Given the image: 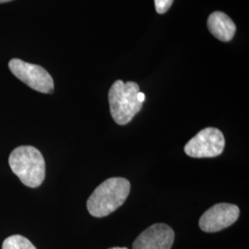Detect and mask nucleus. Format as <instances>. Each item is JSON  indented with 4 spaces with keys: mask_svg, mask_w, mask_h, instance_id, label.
<instances>
[{
    "mask_svg": "<svg viewBox=\"0 0 249 249\" xmlns=\"http://www.w3.org/2000/svg\"><path fill=\"white\" fill-rule=\"evenodd\" d=\"M130 192V183L124 178H108L96 187L87 201L90 215L107 217L124 204Z\"/></svg>",
    "mask_w": 249,
    "mask_h": 249,
    "instance_id": "1",
    "label": "nucleus"
},
{
    "mask_svg": "<svg viewBox=\"0 0 249 249\" xmlns=\"http://www.w3.org/2000/svg\"><path fill=\"white\" fill-rule=\"evenodd\" d=\"M12 172L26 187H40L45 178V159L41 151L32 146H20L9 155Z\"/></svg>",
    "mask_w": 249,
    "mask_h": 249,
    "instance_id": "2",
    "label": "nucleus"
},
{
    "mask_svg": "<svg viewBox=\"0 0 249 249\" xmlns=\"http://www.w3.org/2000/svg\"><path fill=\"white\" fill-rule=\"evenodd\" d=\"M139 85L133 81L123 82L116 80L108 92L110 112L116 124H128L142 108V103L138 100Z\"/></svg>",
    "mask_w": 249,
    "mask_h": 249,
    "instance_id": "3",
    "label": "nucleus"
},
{
    "mask_svg": "<svg viewBox=\"0 0 249 249\" xmlns=\"http://www.w3.org/2000/svg\"><path fill=\"white\" fill-rule=\"evenodd\" d=\"M224 146L223 132L215 127H206L186 144L185 152L192 158H213L222 154Z\"/></svg>",
    "mask_w": 249,
    "mask_h": 249,
    "instance_id": "4",
    "label": "nucleus"
},
{
    "mask_svg": "<svg viewBox=\"0 0 249 249\" xmlns=\"http://www.w3.org/2000/svg\"><path fill=\"white\" fill-rule=\"evenodd\" d=\"M9 68L16 78L24 82L30 88L42 93L53 92V79L41 66L14 58L9 61Z\"/></svg>",
    "mask_w": 249,
    "mask_h": 249,
    "instance_id": "5",
    "label": "nucleus"
},
{
    "mask_svg": "<svg viewBox=\"0 0 249 249\" xmlns=\"http://www.w3.org/2000/svg\"><path fill=\"white\" fill-rule=\"evenodd\" d=\"M240 215L238 206L218 203L210 208L199 219V228L205 232H216L230 227Z\"/></svg>",
    "mask_w": 249,
    "mask_h": 249,
    "instance_id": "6",
    "label": "nucleus"
},
{
    "mask_svg": "<svg viewBox=\"0 0 249 249\" xmlns=\"http://www.w3.org/2000/svg\"><path fill=\"white\" fill-rule=\"evenodd\" d=\"M175 231L164 223L152 224L143 231L133 243V249H171Z\"/></svg>",
    "mask_w": 249,
    "mask_h": 249,
    "instance_id": "7",
    "label": "nucleus"
},
{
    "mask_svg": "<svg viewBox=\"0 0 249 249\" xmlns=\"http://www.w3.org/2000/svg\"><path fill=\"white\" fill-rule=\"evenodd\" d=\"M208 28L212 35L223 42H229L233 38L236 26L225 13L215 11L208 18Z\"/></svg>",
    "mask_w": 249,
    "mask_h": 249,
    "instance_id": "8",
    "label": "nucleus"
},
{
    "mask_svg": "<svg viewBox=\"0 0 249 249\" xmlns=\"http://www.w3.org/2000/svg\"><path fill=\"white\" fill-rule=\"evenodd\" d=\"M2 249H37L33 243L22 235H11L3 242Z\"/></svg>",
    "mask_w": 249,
    "mask_h": 249,
    "instance_id": "9",
    "label": "nucleus"
},
{
    "mask_svg": "<svg viewBox=\"0 0 249 249\" xmlns=\"http://www.w3.org/2000/svg\"><path fill=\"white\" fill-rule=\"evenodd\" d=\"M174 0H154L155 9L159 14H164L172 6Z\"/></svg>",
    "mask_w": 249,
    "mask_h": 249,
    "instance_id": "10",
    "label": "nucleus"
},
{
    "mask_svg": "<svg viewBox=\"0 0 249 249\" xmlns=\"http://www.w3.org/2000/svg\"><path fill=\"white\" fill-rule=\"evenodd\" d=\"M138 100H139L141 103H142L143 104V102L145 101V94H144L143 92H141V91H140V92L138 93Z\"/></svg>",
    "mask_w": 249,
    "mask_h": 249,
    "instance_id": "11",
    "label": "nucleus"
},
{
    "mask_svg": "<svg viewBox=\"0 0 249 249\" xmlns=\"http://www.w3.org/2000/svg\"><path fill=\"white\" fill-rule=\"evenodd\" d=\"M10 1H12V0H0V4L1 3H7V2H10Z\"/></svg>",
    "mask_w": 249,
    "mask_h": 249,
    "instance_id": "12",
    "label": "nucleus"
},
{
    "mask_svg": "<svg viewBox=\"0 0 249 249\" xmlns=\"http://www.w3.org/2000/svg\"><path fill=\"white\" fill-rule=\"evenodd\" d=\"M127 249L126 248H119V247H116V248H112V249Z\"/></svg>",
    "mask_w": 249,
    "mask_h": 249,
    "instance_id": "13",
    "label": "nucleus"
}]
</instances>
